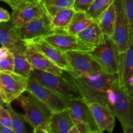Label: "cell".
I'll return each instance as SVG.
<instances>
[{
  "mask_svg": "<svg viewBox=\"0 0 133 133\" xmlns=\"http://www.w3.org/2000/svg\"><path fill=\"white\" fill-rule=\"evenodd\" d=\"M6 107L10 112V116L12 118V129L14 131V133H25L27 131L25 127V118L23 114H19L12 107L10 103L6 104Z\"/></svg>",
  "mask_w": 133,
  "mask_h": 133,
  "instance_id": "27",
  "label": "cell"
},
{
  "mask_svg": "<svg viewBox=\"0 0 133 133\" xmlns=\"http://www.w3.org/2000/svg\"><path fill=\"white\" fill-rule=\"evenodd\" d=\"M87 53L98 62L103 72L112 75L117 74L118 50L112 38L105 35L103 42L92 51Z\"/></svg>",
  "mask_w": 133,
  "mask_h": 133,
  "instance_id": "5",
  "label": "cell"
},
{
  "mask_svg": "<svg viewBox=\"0 0 133 133\" xmlns=\"http://www.w3.org/2000/svg\"><path fill=\"white\" fill-rule=\"evenodd\" d=\"M116 0H94L87 13L94 21L96 22L100 16Z\"/></svg>",
  "mask_w": 133,
  "mask_h": 133,
  "instance_id": "26",
  "label": "cell"
},
{
  "mask_svg": "<svg viewBox=\"0 0 133 133\" xmlns=\"http://www.w3.org/2000/svg\"><path fill=\"white\" fill-rule=\"evenodd\" d=\"M13 55L14 57V72L27 78L30 77L34 68L26 57L25 51H17Z\"/></svg>",
  "mask_w": 133,
  "mask_h": 133,
  "instance_id": "23",
  "label": "cell"
},
{
  "mask_svg": "<svg viewBox=\"0 0 133 133\" xmlns=\"http://www.w3.org/2000/svg\"><path fill=\"white\" fill-rule=\"evenodd\" d=\"M116 16L117 7L116 0L96 21L101 27L103 32L111 38L114 36Z\"/></svg>",
  "mask_w": 133,
  "mask_h": 133,
  "instance_id": "20",
  "label": "cell"
},
{
  "mask_svg": "<svg viewBox=\"0 0 133 133\" xmlns=\"http://www.w3.org/2000/svg\"><path fill=\"white\" fill-rule=\"evenodd\" d=\"M129 31V43L133 41V0H123Z\"/></svg>",
  "mask_w": 133,
  "mask_h": 133,
  "instance_id": "29",
  "label": "cell"
},
{
  "mask_svg": "<svg viewBox=\"0 0 133 133\" xmlns=\"http://www.w3.org/2000/svg\"><path fill=\"white\" fill-rule=\"evenodd\" d=\"M94 0H75L73 8L75 11L87 12Z\"/></svg>",
  "mask_w": 133,
  "mask_h": 133,
  "instance_id": "31",
  "label": "cell"
},
{
  "mask_svg": "<svg viewBox=\"0 0 133 133\" xmlns=\"http://www.w3.org/2000/svg\"><path fill=\"white\" fill-rule=\"evenodd\" d=\"M94 20L87 12L75 11L69 24L64 29V32L72 35H77L90 25Z\"/></svg>",
  "mask_w": 133,
  "mask_h": 133,
  "instance_id": "21",
  "label": "cell"
},
{
  "mask_svg": "<svg viewBox=\"0 0 133 133\" xmlns=\"http://www.w3.org/2000/svg\"><path fill=\"white\" fill-rule=\"evenodd\" d=\"M27 44V48L25 51V55L33 68L42 70L46 72L63 75L64 70L58 67L53 61H51L43 53L38 50L31 44Z\"/></svg>",
  "mask_w": 133,
  "mask_h": 133,
  "instance_id": "15",
  "label": "cell"
},
{
  "mask_svg": "<svg viewBox=\"0 0 133 133\" xmlns=\"http://www.w3.org/2000/svg\"><path fill=\"white\" fill-rule=\"evenodd\" d=\"M70 108L78 132L101 133L95 121L89 104L84 99H71Z\"/></svg>",
  "mask_w": 133,
  "mask_h": 133,
  "instance_id": "6",
  "label": "cell"
},
{
  "mask_svg": "<svg viewBox=\"0 0 133 133\" xmlns=\"http://www.w3.org/2000/svg\"><path fill=\"white\" fill-rule=\"evenodd\" d=\"M45 11L49 18L61 10L73 8L75 0H41Z\"/></svg>",
  "mask_w": 133,
  "mask_h": 133,
  "instance_id": "25",
  "label": "cell"
},
{
  "mask_svg": "<svg viewBox=\"0 0 133 133\" xmlns=\"http://www.w3.org/2000/svg\"><path fill=\"white\" fill-rule=\"evenodd\" d=\"M64 53L69 63L74 70L73 74H70L72 76H90L103 71L98 62L87 52L68 51Z\"/></svg>",
  "mask_w": 133,
  "mask_h": 133,
  "instance_id": "10",
  "label": "cell"
},
{
  "mask_svg": "<svg viewBox=\"0 0 133 133\" xmlns=\"http://www.w3.org/2000/svg\"><path fill=\"white\" fill-rule=\"evenodd\" d=\"M28 78L15 72H0V96L5 104L11 103L27 91Z\"/></svg>",
  "mask_w": 133,
  "mask_h": 133,
  "instance_id": "8",
  "label": "cell"
},
{
  "mask_svg": "<svg viewBox=\"0 0 133 133\" xmlns=\"http://www.w3.org/2000/svg\"><path fill=\"white\" fill-rule=\"evenodd\" d=\"M42 38L57 47L63 52L68 51L88 52L96 48L93 45L82 40L77 35H69L65 32H55Z\"/></svg>",
  "mask_w": 133,
  "mask_h": 133,
  "instance_id": "11",
  "label": "cell"
},
{
  "mask_svg": "<svg viewBox=\"0 0 133 133\" xmlns=\"http://www.w3.org/2000/svg\"><path fill=\"white\" fill-rule=\"evenodd\" d=\"M0 132L1 133H14L12 128L6 127V126L0 125Z\"/></svg>",
  "mask_w": 133,
  "mask_h": 133,
  "instance_id": "34",
  "label": "cell"
},
{
  "mask_svg": "<svg viewBox=\"0 0 133 133\" xmlns=\"http://www.w3.org/2000/svg\"><path fill=\"white\" fill-rule=\"evenodd\" d=\"M0 72H14V57L12 52L0 58Z\"/></svg>",
  "mask_w": 133,
  "mask_h": 133,
  "instance_id": "28",
  "label": "cell"
},
{
  "mask_svg": "<svg viewBox=\"0 0 133 133\" xmlns=\"http://www.w3.org/2000/svg\"><path fill=\"white\" fill-rule=\"evenodd\" d=\"M26 92L37 97L53 114L70 108V101L45 88L31 77L28 78Z\"/></svg>",
  "mask_w": 133,
  "mask_h": 133,
  "instance_id": "7",
  "label": "cell"
},
{
  "mask_svg": "<svg viewBox=\"0 0 133 133\" xmlns=\"http://www.w3.org/2000/svg\"><path fill=\"white\" fill-rule=\"evenodd\" d=\"M77 36L95 48L101 45L105 40V34L103 32L98 23L95 21Z\"/></svg>",
  "mask_w": 133,
  "mask_h": 133,
  "instance_id": "22",
  "label": "cell"
},
{
  "mask_svg": "<svg viewBox=\"0 0 133 133\" xmlns=\"http://www.w3.org/2000/svg\"><path fill=\"white\" fill-rule=\"evenodd\" d=\"M75 12L74 8L65 9L58 11L51 18L52 25L57 32H64V29L69 24Z\"/></svg>",
  "mask_w": 133,
  "mask_h": 133,
  "instance_id": "24",
  "label": "cell"
},
{
  "mask_svg": "<svg viewBox=\"0 0 133 133\" xmlns=\"http://www.w3.org/2000/svg\"><path fill=\"white\" fill-rule=\"evenodd\" d=\"M63 76L75 86L88 103H99L105 107L108 104V90L118 75L100 72L90 76L74 77L64 71Z\"/></svg>",
  "mask_w": 133,
  "mask_h": 133,
  "instance_id": "1",
  "label": "cell"
},
{
  "mask_svg": "<svg viewBox=\"0 0 133 133\" xmlns=\"http://www.w3.org/2000/svg\"><path fill=\"white\" fill-rule=\"evenodd\" d=\"M1 107H0V125L6 126V127H12V118L10 116V112L8 109H5L3 107V101L1 99Z\"/></svg>",
  "mask_w": 133,
  "mask_h": 133,
  "instance_id": "30",
  "label": "cell"
},
{
  "mask_svg": "<svg viewBox=\"0 0 133 133\" xmlns=\"http://www.w3.org/2000/svg\"><path fill=\"white\" fill-rule=\"evenodd\" d=\"M1 1H4V2L6 3L7 4H9V0H1Z\"/></svg>",
  "mask_w": 133,
  "mask_h": 133,
  "instance_id": "36",
  "label": "cell"
},
{
  "mask_svg": "<svg viewBox=\"0 0 133 133\" xmlns=\"http://www.w3.org/2000/svg\"><path fill=\"white\" fill-rule=\"evenodd\" d=\"M27 43L33 45L35 48L44 53L51 61L64 71H66L70 74L74 72V69L69 63L64 52L51 44L46 40L42 38H39L27 42Z\"/></svg>",
  "mask_w": 133,
  "mask_h": 133,
  "instance_id": "13",
  "label": "cell"
},
{
  "mask_svg": "<svg viewBox=\"0 0 133 133\" xmlns=\"http://www.w3.org/2000/svg\"><path fill=\"white\" fill-rule=\"evenodd\" d=\"M11 20V17L7 10L0 8V22H8Z\"/></svg>",
  "mask_w": 133,
  "mask_h": 133,
  "instance_id": "33",
  "label": "cell"
},
{
  "mask_svg": "<svg viewBox=\"0 0 133 133\" xmlns=\"http://www.w3.org/2000/svg\"><path fill=\"white\" fill-rule=\"evenodd\" d=\"M10 51L7 49L4 46H1V49H0V58H2V57H5L6 55H7V53Z\"/></svg>",
  "mask_w": 133,
  "mask_h": 133,
  "instance_id": "35",
  "label": "cell"
},
{
  "mask_svg": "<svg viewBox=\"0 0 133 133\" xmlns=\"http://www.w3.org/2000/svg\"><path fill=\"white\" fill-rule=\"evenodd\" d=\"M116 22L112 39L118 51L123 53L129 46V31L123 0H116Z\"/></svg>",
  "mask_w": 133,
  "mask_h": 133,
  "instance_id": "12",
  "label": "cell"
},
{
  "mask_svg": "<svg viewBox=\"0 0 133 133\" xmlns=\"http://www.w3.org/2000/svg\"><path fill=\"white\" fill-rule=\"evenodd\" d=\"M118 75L119 87L124 89L133 75V41L129 43L126 51L117 53Z\"/></svg>",
  "mask_w": 133,
  "mask_h": 133,
  "instance_id": "17",
  "label": "cell"
},
{
  "mask_svg": "<svg viewBox=\"0 0 133 133\" xmlns=\"http://www.w3.org/2000/svg\"><path fill=\"white\" fill-rule=\"evenodd\" d=\"M75 125L70 108L52 114L49 133H68Z\"/></svg>",
  "mask_w": 133,
  "mask_h": 133,
  "instance_id": "19",
  "label": "cell"
},
{
  "mask_svg": "<svg viewBox=\"0 0 133 133\" xmlns=\"http://www.w3.org/2000/svg\"><path fill=\"white\" fill-rule=\"evenodd\" d=\"M31 77L45 88L69 101L75 99H84L75 86L63 75H55L34 68Z\"/></svg>",
  "mask_w": 133,
  "mask_h": 133,
  "instance_id": "4",
  "label": "cell"
},
{
  "mask_svg": "<svg viewBox=\"0 0 133 133\" xmlns=\"http://www.w3.org/2000/svg\"><path fill=\"white\" fill-rule=\"evenodd\" d=\"M21 95L17 101L24 110L25 120L33 128L35 133H49V123L53 113L34 95Z\"/></svg>",
  "mask_w": 133,
  "mask_h": 133,
  "instance_id": "3",
  "label": "cell"
},
{
  "mask_svg": "<svg viewBox=\"0 0 133 133\" xmlns=\"http://www.w3.org/2000/svg\"><path fill=\"white\" fill-rule=\"evenodd\" d=\"M14 31L18 37L25 42L58 32L53 27L46 12L40 18L33 19L21 27L14 26Z\"/></svg>",
  "mask_w": 133,
  "mask_h": 133,
  "instance_id": "9",
  "label": "cell"
},
{
  "mask_svg": "<svg viewBox=\"0 0 133 133\" xmlns=\"http://www.w3.org/2000/svg\"><path fill=\"white\" fill-rule=\"evenodd\" d=\"M45 12L41 0H32L23 6L12 10L11 22L15 27H21L33 19L40 18Z\"/></svg>",
  "mask_w": 133,
  "mask_h": 133,
  "instance_id": "14",
  "label": "cell"
},
{
  "mask_svg": "<svg viewBox=\"0 0 133 133\" xmlns=\"http://www.w3.org/2000/svg\"><path fill=\"white\" fill-rule=\"evenodd\" d=\"M0 41L1 46L7 48L12 53L17 51H26L27 42L21 40L14 31L11 20L0 23Z\"/></svg>",
  "mask_w": 133,
  "mask_h": 133,
  "instance_id": "16",
  "label": "cell"
},
{
  "mask_svg": "<svg viewBox=\"0 0 133 133\" xmlns=\"http://www.w3.org/2000/svg\"><path fill=\"white\" fill-rule=\"evenodd\" d=\"M32 1V0H9V3L8 5L12 8V10H14L17 8L23 6Z\"/></svg>",
  "mask_w": 133,
  "mask_h": 133,
  "instance_id": "32",
  "label": "cell"
},
{
  "mask_svg": "<svg viewBox=\"0 0 133 133\" xmlns=\"http://www.w3.org/2000/svg\"><path fill=\"white\" fill-rule=\"evenodd\" d=\"M88 104L101 132L103 133L104 131L112 132L116 117L111 110L99 103L94 102Z\"/></svg>",
  "mask_w": 133,
  "mask_h": 133,
  "instance_id": "18",
  "label": "cell"
},
{
  "mask_svg": "<svg viewBox=\"0 0 133 133\" xmlns=\"http://www.w3.org/2000/svg\"><path fill=\"white\" fill-rule=\"evenodd\" d=\"M107 107L120 122L125 133H133V97L119 87L118 78L108 90Z\"/></svg>",
  "mask_w": 133,
  "mask_h": 133,
  "instance_id": "2",
  "label": "cell"
}]
</instances>
